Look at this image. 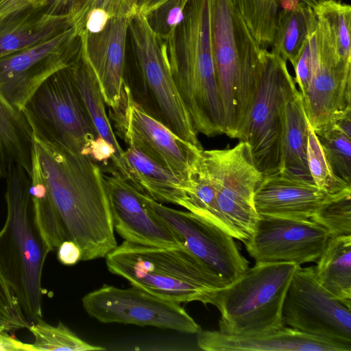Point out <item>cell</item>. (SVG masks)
<instances>
[{
	"label": "cell",
	"mask_w": 351,
	"mask_h": 351,
	"mask_svg": "<svg viewBox=\"0 0 351 351\" xmlns=\"http://www.w3.org/2000/svg\"><path fill=\"white\" fill-rule=\"evenodd\" d=\"M210 31L224 134L239 139L255 92L261 47L230 0H209Z\"/></svg>",
	"instance_id": "5b68a950"
},
{
	"label": "cell",
	"mask_w": 351,
	"mask_h": 351,
	"mask_svg": "<svg viewBox=\"0 0 351 351\" xmlns=\"http://www.w3.org/2000/svg\"><path fill=\"white\" fill-rule=\"evenodd\" d=\"M0 351H33V348L32 344L25 343L0 330Z\"/></svg>",
	"instance_id": "ab89813d"
},
{
	"label": "cell",
	"mask_w": 351,
	"mask_h": 351,
	"mask_svg": "<svg viewBox=\"0 0 351 351\" xmlns=\"http://www.w3.org/2000/svg\"><path fill=\"white\" fill-rule=\"evenodd\" d=\"M330 194L313 182L281 173L263 176L254 195L258 215L311 219Z\"/></svg>",
	"instance_id": "ffe728a7"
},
{
	"label": "cell",
	"mask_w": 351,
	"mask_h": 351,
	"mask_svg": "<svg viewBox=\"0 0 351 351\" xmlns=\"http://www.w3.org/2000/svg\"><path fill=\"white\" fill-rule=\"evenodd\" d=\"M58 259L64 265H74L82 261V250L72 241H63L57 248Z\"/></svg>",
	"instance_id": "f35d334b"
},
{
	"label": "cell",
	"mask_w": 351,
	"mask_h": 351,
	"mask_svg": "<svg viewBox=\"0 0 351 351\" xmlns=\"http://www.w3.org/2000/svg\"><path fill=\"white\" fill-rule=\"evenodd\" d=\"M82 301L86 313L101 323L150 326L187 334L201 330L180 303L134 286L121 289L104 285Z\"/></svg>",
	"instance_id": "4fadbf2b"
},
{
	"label": "cell",
	"mask_w": 351,
	"mask_h": 351,
	"mask_svg": "<svg viewBox=\"0 0 351 351\" xmlns=\"http://www.w3.org/2000/svg\"><path fill=\"white\" fill-rule=\"evenodd\" d=\"M330 1L336 0H289V1L295 6L301 3L313 9L325 2Z\"/></svg>",
	"instance_id": "7bdbcfd3"
},
{
	"label": "cell",
	"mask_w": 351,
	"mask_h": 351,
	"mask_svg": "<svg viewBox=\"0 0 351 351\" xmlns=\"http://www.w3.org/2000/svg\"><path fill=\"white\" fill-rule=\"evenodd\" d=\"M294 82L287 61L262 48L256 89L239 141L248 144L254 162L263 176L280 171L285 107Z\"/></svg>",
	"instance_id": "ba28073f"
},
{
	"label": "cell",
	"mask_w": 351,
	"mask_h": 351,
	"mask_svg": "<svg viewBox=\"0 0 351 351\" xmlns=\"http://www.w3.org/2000/svg\"><path fill=\"white\" fill-rule=\"evenodd\" d=\"M27 329L34 337V341L32 343L33 351L105 350L103 347L84 341L62 322H59L57 326H52L40 319L29 325Z\"/></svg>",
	"instance_id": "4dcf8cb0"
},
{
	"label": "cell",
	"mask_w": 351,
	"mask_h": 351,
	"mask_svg": "<svg viewBox=\"0 0 351 351\" xmlns=\"http://www.w3.org/2000/svg\"><path fill=\"white\" fill-rule=\"evenodd\" d=\"M328 231L310 219L259 215L254 230L245 241L256 263L317 262L330 237Z\"/></svg>",
	"instance_id": "e0dca14e"
},
{
	"label": "cell",
	"mask_w": 351,
	"mask_h": 351,
	"mask_svg": "<svg viewBox=\"0 0 351 351\" xmlns=\"http://www.w3.org/2000/svg\"><path fill=\"white\" fill-rule=\"evenodd\" d=\"M282 319L285 326L351 350V306L319 284L313 267L299 265L295 269L285 298Z\"/></svg>",
	"instance_id": "7c38bea8"
},
{
	"label": "cell",
	"mask_w": 351,
	"mask_h": 351,
	"mask_svg": "<svg viewBox=\"0 0 351 351\" xmlns=\"http://www.w3.org/2000/svg\"><path fill=\"white\" fill-rule=\"evenodd\" d=\"M29 326L16 297L0 270V330L9 333Z\"/></svg>",
	"instance_id": "8d00e7d4"
},
{
	"label": "cell",
	"mask_w": 351,
	"mask_h": 351,
	"mask_svg": "<svg viewBox=\"0 0 351 351\" xmlns=\"http://www.w3.org/2000/svg\"><path fill=\"white\" fill-rule=\"evenodd\" d=\"M143 197L176 235L180 245L227 282L249 268L234 238L219 226L189 210L166 206L144 193Z\"/></svg>",
	"instance_id": "2e32d148"
},
{
	"label": "cell",
	"mask_w": 351,
	"mask_h": 351,
	"mask_svg": "<svg viewBox=\"0 0 351 351\" xmlns=\"http://www.w3.org/2000/svg\"><path fill=\"white\" fill-rule=\"evenodd\" d=\"M75 80L97 134L117 151L120 168L117 176L128 180V171L121 147L107 115L105 101L96 77L81 51L72 64Z\"/></svg>",
	"instance_id": "d4e9b609"
},
{
	"label": "cell",
	"mask_w": 351,
	"mask_h": 351,
	"mask_svg": "<svg viewBox=\"0 0 351 351\" xmlns=\"http://www.w3.org/2000/svg\"><path fill=\"white\" fill-rule=\"evenodd\" d=\"M3 177H4V173H3V171L1 164H0V178H1Z\"/></svg>",
	"instance_id": "ee69618b"
},
{
	"label": "cell",
	"mask_w": 351,
	"mask_h": 351,
	"mask_svg": "<svg viewBox=\"0 0 351 351\" xmlns=\"http://www.w3.org/2000/svg\"><path fill=\"white\" fill-rule=\"evenodd\" d=\"M138 0H75L67 9L72 26L80 36L87 14L93 10L105 12L110 19L124 17L131 19L137 13Z\"/></svg>",
	"instance_id": "e575fe53"
},
{
	"label": "cell",
	"mask_w": 351,
	"mask_h": 351,
	"mask_svg": "<svg viewBox=\"0 0 351 351\" xmlns=\"http://www.w3.org/2000/svg\"><path fill=\"white\" fill-rule=\"evenodd\" d=\"M114 230L124 239L145 245H180L176 235L145 203L143 193L121 177L106 176Z\"/></svg>",
	"instance_id": "ac0fdd59"
},
{
	"label": "cell",
	"mask_w": 351,
	"mask_h": 351,
	"mask_svg": "<svg viewBox=\"0 0 351 351\" xmlns=\"http://www.w3.org/2000/svg\"><path fill=\"white\" fill-rule=\"evenodd\" d=\"M314 266L319 284L351 306V235L330 237Z\"/></svg>",
	"instance_id": "484cf974"
},
{
	"label": "cell",
	"mask_w": 351,
	"mask_h": 351,
	"mask_svg": "<svg viewBox=\"0 0 351 351\" xmlns=\"http://www.w3.org/2000/svg\"><path fill=\"white\" fill-rule=\"evenodd\" d=\"M200 160L215 183L217 212L223 230L245 242L259 217L254 195L263 177L250 146L239 141L231 148L203 149Z\"/></svg>",
	"instance_id": "9c48e42d"
},
{
	"label": "cell",
	"mask_w": 351,
	"mask_h": 351,
	"mask_svg": "<svg viewBox=\"0 0 351 351\" xmlns=\"http://www.w3.org/2000/svg\"><path fill=\"white\" fill-rule=\"evenodd\" d=\"M189 0H169L145 16L152 30L160 42L174 35L185 17Z\"/></svg>",
	"instance_id": "d590c367"
},
{
	"label": "cell",
	"mask_w": 351,
	"mask_h": 351,
	"mask_svg": "<svg viewBox=\"0 0 351 351\" xmlns=\"http://www.w3.org/2000/svg\"><path fill=\"white\" fill-rule=\"evenodd\" d=\"M299 265L255 263L208 300L221 313L219 331L232 336L265 335L281 329L285 298Z\"/></svg>",
	"instance_id": "8992f818"
},
{
	"label": "cell",
	"mask_w": 351,
	"mask_h": 351,
	"mask_svg": "<svg viewBox=\"0 0 351 351\" xmlns=\"http://www.w3.org/2000/svg\"><path fill=\"white\" fill-rule=\"evenodd\" d=\"M75 0H49L46 11L51 14H61Z\"/></svg>",
	"instance_id": "b9f144b4"
},
{
	"label": "cell",
	"mask_w": 351,
	"mask_h": 351,
	"mask_svg": "<svg viewBox=\"0 0 351 351\" xmlns=\"http://www.w3.org/2000/svg\"><path fill=\"white\" fill-rule=\"evenodd\" d=\"M32 129L23 112L0 95V164L5 173L11 165L32 172Z\"/></svg>",
	"instance_id": "4316f807"
},
{
	"label": "cell",
	"mask_w": 351,
	"mask_h": 351,
	"mask_svg": "<svg viewBox=\"0 0 351 351\" xmlns=\"http://www.w3.org/2000/svg\"><path fill=\"white\" fill-rule=\"evenodd\" d=\"M109 119L115 134L128 147L186 180L192 178L202 147L182 139L151 115L126 82L117 105L109 108Z\"/></svg>",
	"instance_id": "30bf717a"
},
{
	"label": "cell",
	"mask_w": 351,
	"mask_h": 351,
	"mask_svg": "<svg viewBox=\"0 0 351 351\" xmlns=\"http://www.w3.org/2000/svg\"><path fill=\"white\" fill-rule=\"evenodd\" d=\"M4 178L7 217L0 230V270L31 325L43 319L42 273L51 251L36 221L28 173L13 164Z\"/></svg>",
	"instance_id": "3957f363"
},
{
	"label": "cell",
	"mask_w": 351,
	"mask_h": 351,
	"mask_svg": "<svg viewBox=\"0 0 351 351\" xmlns=\"http://www.w3.org/2000/svg\"><path fill=\"white\" fill-rule=\"evenodd\" d=\"M308 40V75L304 88L299 92L307 119L317 133L351 113V62L338 58L319 21Z\"/></svg>",
	"instance_id": "8fae6325"
},
{
	"label": "cell",
	"mask_w": 351,
	"mask_h": 351,
	"mask_svg": "<svg viewBox=\"0 0 351 351\" xmlns=\"http://www.w3.org/2000/svg\"><path fill=\"white\" fill-rule=\"evenodd\" d=\"M338 58L351 62V7L339 0L325 2L313 8Z\"/></svg>",
	"instance_id": "f1b7e54d"
},
{
	"label": "cell",
	"mask_w": 351,
	"mask_h": 351,
	"mask_svg": "<svg viewBox=\"0 0 351 351\" xmlns=\"http://www.w3.org/2000/svg\"><path fill=\"white\" fill-rule=\"evenodd\" d=\"M81 47L80 37L72 26L48 40L0 58V95L22 112L47 77L75 62Z\"/></svg>",
	"instance_id": "9a60e30c"
},
{
	"label": "cell",
	"mask_w": 351,
	"mask_h": 351,
	"mask_svg": "<svg viewBox=\"0 0 351 351\" xmlns=\"http://www.w3.org/2000/svg\"><path fill=\"white\" fill-rule=\"evenodd\" d=\"M308 125L301 95L294 82L289 88L285 103L279 173L291 178L313 182L306 159Z\"/></svg>",
	"instance_id": "cb8c5ba5"
},
{
	"label": "cell",
	"mask_w": 351,
	"mask_h": 351,
	"mask_svg": "<svg viewBox=\"0 0 351 351\" xmlns=\"http://www.w3.org/2000/svg\"><path fill=\"white\" fill-rule=\"evenodd\" d=\"M306 159L312 180L319 189L333 194L351 188L350 184L339 179L333 173L310 123L308 130Z\"/></svg>",
	"instance_id": "836d02e7"
},
{
	"label": "cell",
	"mask_w": 351,
	"mask_h": 351,
	"mask_svg": "<svg viewBox=\"0 0 351 351\" xmlns=\"http://www.w3.org/2000/svg\"><path fill=\"white\" fill-rule=\"evenodd\" d=\"M197 345L206 351H350L347 347L311 336L291 327L249 337L200 330Z\"/></svg>",
	"instance_id": "44dd1931"
},
{
	"label": "cell",
	"mask_w": 351,
	"mask_h": 351,
	"mask_svg": "<svg viewBox=\"0 0 351 351\" xmlns=\"http://www.w3.org/2000/svg\"><path fill=\"white\" fill-rule=\"evenodd\" d=\"M49 0H0V17L25 9H43Z\"/></svg>",
	"instance_id": "74e56055"
},
{
	"label": "cell",
	"mask_w": 351,
	"mask_h": 351,
	"mask_svg": "<svg viewBox=\"0 0 351 351\" xmlns=\"http://www.w3.org/2000/svg\"><path fill=\"white\" fill-rule=\"evenodd\" d=\"M105 258L108 271L132 286L178 303L207 304L216 290L229 284L182 245L160 247L124 241Z\"/></svg>",
	"instance_id": "277c9868"
},
{
	"label": "cell",
	"mask_w": 351,
	"mask_h": 351,
	"mask_svg": "<svg viewBox=\"0 0 351 351\" xmlns=\"http://www.w3.org/2000/svg\"><path fill=\"white\" fill-rule=\"evenodd\" d=\"M130 21L129 18H112L101 31L80 34L82 53L109 108L117 105L125 83L124 65Z\"/></svg>",
	"instance_id": "d6986e66"
},
{
	"label": "cell",
	"mask_w": 351,
	"mask_h": 351,
	"mask_svg": "<svg viewBox=\"0 0 351 351\" xmlns=\"http://www.w3.org/2000/svg\"><path fill=\"white\" fill-rule=\"evenodd\" d=\"M230 1L259 46H271L280 0Z\"/></svg>",
	"instance_id": "f546056e"
},
{
	"label": "cell",
	"mask_w": 351,
	"mask_h": 351,
	"mask_svg": "<svg viewBox=\"0 0 351 351\" xmlns=\"http://www.w3.org/2000/svg\"><path fill=\"white\" fill-rule=\"evenodd\" d=\"M32 165L35 218L51 252L72 241L82 250V261H90L118 245L101 165L33 132Z\"/></svg>",
	"instance_id": "6da1fadb"
},
{
	"label": "cell",
	"mask_w": 351,
	"mask_h": 351,
	"mask_svg": "<svg viewBox=\"0 0 351 351\" xmlns=\"http://www.w3.org/2000/svg\"><path fill=\"white\" fill-rule=\"evenodd\" d=\"M128 182L153 199L182 207L191 188L186 180L158 164L139 150L128 147L123 152Z\"/></svg>",
	"instance_id": "603a6c76"
},
{
	"label": "cell",
	"mask_w": 351,
	"mask_h": 351,
	"mask_svg": "<svg viewBox=\"0 0 351 351\" xmlns=\"http://www.w3.org/2000/svg\"><path fill=\"white\" fill-rule=\"evenodd\" d=\"M129 32L142 82L156 105L160 120L182 139L202 147L173 80L161 42L146 17L139 13L132 16Z\"/></svg>",
	"instance_id": "5bb4252c"
},
{
	"label": "cell",
	"mask_w": 351,
	"mask_h": 351,
	"mask_svg": "<svg viewBox=\"0 0 351 351\" xmlns=\"http://www.w3.org/2000/svg\"><path fill=\"white\" fill-rule=\"evenodd\" d=\"M72 64L47 77L22 112L33 133L89 157L98 135L77 88Z\"/></svg>",
	"instance_id": "52a82bcc"
},
{
	"label": "cell",
	"mask_w": 351,
	"mask_h": 351,
	"mask_svg": "<svg viewBox=\"0 0 351 351\" xmlns=\"http://www.w3.org/2000/svg\"><path fill=\"white\" fill-rule=\"evenodd\" d=\"M310 219L330 237L351 235V188L330 194Z\"/></svg>",
	"instance_id": "1f68e13d"
},
{
	"label": "cell",
	"mask_w": 351,
	"mask_h": 351,
	"mask_svg": "<svg viewBox=\"0 0 351 351\" xmlns=\"http://www.w3.org/2000/svg\"><path fill=\"white\" fill-rule=\"evenodd\" d=\"M315 134L335 175L351 185V136L335 125Z\"/></svg>",
	"instance_id": "d6a6232c"
},
{
	"label": "cell",
	"mask_w": 351,
	"mask_h": 351,
	"mask_svg": "<svg viewBox=\"0 0 351 351\" xmlns=\"http://www.w3.org/2000/svg\"><path fill=\"white\" fill-rule=\"evenodd\" d=\"M161 44L195 131L206 136L224 134L211 47L209 0H189L182 24L171 39Z\"/></svg>",
	"instance_id": "7a4b0ae2"
},
{
	"label": "cell",
	"mask_w": 351,
	"mask_h": 351,
	"mask_svg": "<svg viewBox=\"0 0 351 351\" xmlns=\"http://www.w3.org/2000/svg\"><path fill=\"white\" fill-rule=\"evenodd\" d=\"M317 24L313 9L303 3H299L293 9L280 10L271 51L293 64Z\"/></svg>",
	"instance_id": "83f0119b"
},
{
	"label": "cell",
	"mask_w": 351,
	"mask_h": 351,
	"mask_svg": "<svg viewBox=\"0 0 351 351\" xmlns=\"http://www.w3.org/2000/svg\"><path fill=\"white\" fill-rule=\"evenodd\" d=\"M72 27L67 14L25 9L0 17V58L25 49Z\"/></svg>",
	"instance_id": "7402d4cb"
},
{
	"label": "cell",
	"mask_w": 351,
	"mask_h": 351,
	"mask_svg": "<svg viewBox=\"0 0 351 351\" xmlns=\"http://www.w3.org/2000/svg\"><path fill=\"white\" fill-rule=\"evenodd\" d=\"M167 1L169 0H138L137 13L141 14L145 16Z\"/></svg>",
	"instance_id": "60d3db41"
}]
</instances>
